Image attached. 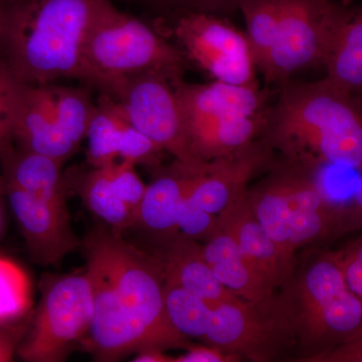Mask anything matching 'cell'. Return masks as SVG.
<instances>
[{
  "label": "cell",
  "instance_id": "1",
  "mask_svg": "<svg viewBox=\"0 0 362 362\" xmlns=\"http://www.w3.org/2000/svg\"><path fill=\"white\" fill-rule=\"evenodd\" d=\"M93 288L94 315L86 349L99 361H116L145 349L187 347L164 307L160 259L99 223L81 243Z\"/></svg>",
  "mask_w": 362,
  "mask_h": 362
},
{
  "label": "cell",
  "instance_id": "2",
  "mask_svg": "<svg viewBox=\"0 0 362 362\" xmlns=\"http://www.w3.org/2000/svg\"><path fill=\"white\" fill-rule=\"evenodd\" d=\"M267 141L288 162L313 168L341 165L361 170L362 116L354 96L329 81L287 83L267 113Z\"/></svg>",
  "mask_w": 362,
  "mask_h": 362
},
{
  "label": "cell",
  "instance_id": "3",
  "mask_svg": "<svg viewBox=\"0 0 362 362\" xmlns=\"http://www.w3.org/2000/svg\"><path fill=\"white\" fill-rule=\"evenodd\" d=\"M106 0H18L0 8V51L25 84L81 77L86 37Z\"/></svg>",
  "mask_w": 362,
  "mask_h": 362
},
{
  "label": "cell",
  "instance_id": "4",
  "mask_svg": "<svg viewBox=\"0 0 362 362\" xmlns=\"http://www.w3.org/2000/svg\"><path fill=\"white\" fill-rule=\"evenodd\" d=\"M283 287L289 298L277 302L279 313L309 351L324 354L361 337L362 300L347 289L333 252L312 259Z\"/></svg>",
  "mask_w": 362,
  "mask_h": 362
},
{
  "label": "cell",
  "instance_id": "5",
  "mask_svg": "<svg viewBox=\"0 0 362 362\" xmlns=\"http://www.w3.org/2000/svg\"><path fill=\"white\" fill-rule=\"evenodd\" d=\"M182 64V54L175 47L141 21L121 13L106 0L86 37L80 80L107 95L137 74H181Z\"/></svg>",
  "mask_w": 362,
  "mask_h": 362
},
{
  "label": "cell",
  "instance_id": "6",
  "mask_svg": "<svg viewBox=\"0 0 362 362\" xmlns=\"http://www.w3.org/2000/svg\"><path fill=\"white\" fill-rule=\"evenodd\" d=\"M180 74L151 71L125 78L106 96L133 127L192 168L209 162L195 158L188 144L176 82Z\"/></svg>",
  "mask_w": 362,
  "mask_h": 362
},
{
  "label": "cell",
  "instance_id": "7",
  "mask_svg": "<svg viewBox=\"0 0 362 362\" xmlns=\"http://www.w3.org/2000/svg\"><path fill=\"white\" fill-rule=\"evenodd\" d=\"M93 315L87 272L62 277L47 288L16 352L25 361H66L76 343L89 333Z\"/></svg>",
  "mask_w": 362,
  "mask_h": 362
},
{
  "label": "cell",
  "instance_id": "8",
  "mask_svg": "<svg viewBox=\"0 0 362 362\" xmlns=\"http://www.w3.org/2000/svg\"><path fill=\"white\" fill-rule=\"evenodd\" d=\"M279 11L277 37L261 70L268 83L322 64L343 8L330 0H279Z\"/></svg>",
  "mask_w": 362,
  "mask_h": 362
},
{
  "label": "cell",
  "instance_id": "9",
  "mask_svg": "<svg viewBox=\"0 0 362 362\" xmlns=\"http://www.w3.org/2000/svg\"><path fill=\"white\" fill-rule=\"evenodd\" d=\"M175 33L188 58L218 82L258 86L257 66L245 33L202 13L181 18Z\"/></svg>",
  "mask_w": 362,
  "mask_h": 362
},
{
  "label": "cell",
  "instance_id": "10",
  "mask_svg": "<svg viewBox=\"0 0 362 362\" xmlns=\"http://www.w3.org/2000/svg\"><path fill=\"white\" fill-rule=\"evenodd\" d=\"M9 206L25 238L30 257L42 266H58L82 240L71 226L68 207L56 206L4 185Z\"/></svg>",
  "mask_w": 362,
  "mask_h": 362
},
{
  "label": "cell",
  "instance_id": "11",
  "mask_svg": "<svg viewBox=\"0 0 362 362\" xmlns=\"http://www.w3.org/2000/svg\"><path fill=\"white\" fill-rule=\"evenodd\" d=\"M209 163L202 168H192L176 160L173 165L163 169L147 185L133 226H139L161 247L175 239L183 197L192 178Z\"/></svg>",
  "mask_w": 362,
  "mask_h": 362
},
{
  "label": "cell",
  "instance_id": "12",
  "mask_svg": "<svg viewBox=\"0 0 362 362\" xmlns=\"http://www.w3.org/2000/svg\"><path fill=\"white\" fill-rule=\"evenodd\" d=\"M9 139L18 148L62 163L78 149L54 120L47 85H26Z\"/></svg>",
  "mask_w": 362,
  "mask_h": 362
},
{
  "label": "cell",
  "instance_id": "13",
  "mask_svg": "<svg viewBox=\"0 0 362 362\" xmlns=\"http://www.w3.org/2000/svg\"><path fill=\"white\" fill-rule=\"evenodd\" d=\"M185 128L230 115H256L265 111L266 96L258 86H237L218 82L188 85L176 82Z\"/></svg>",
  "mask_w": 362,
  "mask_h": 362
},
{
  "label": "cell",
  "instance_id": "14",
  "mask_svg": "<svg viewBox=\"0 0 362 362\" xmlns=\"http://www.w3.org/2000/svg\"><path fill=\"white\" fill-rule=\"evenodd\" d=\"M220 226L237 240L245 261L275 290L285 285L277 247L252 214L247 192L218 216Z\"/></svg>",
  "mask_w": 362,
  "mask_h": 362
},
{
  "label": "cell",
  "instance_id": "15",
  "mask_svg": "<svg viewBox=\"0 0 362 362\" xmlns=\"http://www.w3.org/2000/svg\"><path fill=\"white\" fill-rule=\"evenodd\" d=\"M0 160L4 185L56 206L68 207L62 162L14 147L9 144V139L0 144Z\"/></svg>",
  "mask_w": 362,
  "mask_h": 362
},
{
  "label": "cell",
  "instance_id": "16",
  "mask_svg": "<svg viewBox=\"0 0 362 362\" xmlns=\"http://www.w3.org/2000/svg\"><path fill=\"white\" fill-rule=\"evenodd\" d=\"M156 254L163 267L164 282L178 286L209 305L238 297L214 278L199 242L176 237Z\"/></svg>",
  "mask_w": 362,
  "mask_h": 362
},
{
  "label": "cell",
  "instance_id": "17",
  "mask_svg": "<svg viewBox=\"0 0 362 362\" xmlns=\"http://www.w3.org/2000/svg\"><path fill=\"white\" fill-rule=\"evenodd\" d=\"M202 252L214 278L233 295L254 304H273L274 290L247 265L230 233L221 228L202 247Z\"/></svg>",
  "mask_w": 362,
  "mask_h": 362
},
{
  "label": "cell",
  "instance_id": "18",
  "mask_svg": "<svg viewBox=\"0 0 362 362\" xmlns=\"http://www.w3.org/2000/svg\"><path fill=\"white\" fill-rule=\"evenodd\" d=\"M322 64L327 69L325 78L331 84L350 94L361 90V11L343 9L330 33Z\"/></svg>",
  "mask_w": 362,
  "mask_h": 362
},
{
  "label": "cell",
  "instance_id": "19",
  "mask_svg": "<svg viewBox=\"0 0 362 362\" xmlns=\"http://www.w3.org/2000/svg\"><path fill=\"white\" fill-rule=\"evenodd\" d=\"M247 202L255 218L277 247L286 285L294 275L295 252L290 243L282 171H278L252 192H247Z\"/></svg>",
  "mask_w": 362,
  "mask_h": 362
},
{
  "label": "cell",
  "instance_id": "20",
  "mask_svg": "<svg viewBox=\"0 0 362 362\" xmlns=\"http://www.w3.org/2000/svg\"><path fill=\"white\" fill-rule=\"evenodd\" d=\"M315 181L325 206L332 214L340 233L361 223L362 182L357 169L341 165L307 168Z\"/></svg>",
  "mask_w": 362,
  "mask_h": 362
},
{
  "label": "cell",
  "instance_id": "21",
  "mask_svg": "<svg viewBox=\"0 0 362 362\" xmlns=\"http://www.w3.org/2000/svg\"><path fill=\"white\" fill-rule=\"evenodd\" d=\"M129 128L115 103L102 94L85 137L88 161L93 168H105L121 160Z\"/></svg>",
  "mask_w": 362,
  "mask_h": 362
},
{
  "label": "cell",
  "instance_id": "22",
  "mask_svg": "<svg viewBox=\"0 0 362 362\" xmlns=\"http://www.w3.org/2000/svg\"><path fill=\"white\" fill-rule=\"evenodd\" d=\"M78 192L90 213L113 232L123 235L134 225V214L116 194L106 168H93L81 181Z\"/></svg>",
  "mask_w": 362,
  "mask_h": 362
},
{
  "label": "cell",
  "instance_id": "23",
  "mask_svg": "<svg viewBox=\"0 0 362 362\" xmlns=\"http://www.w3.org/2000/svg\"><path fill=\"white\" fill-rule=\"evenodd\" d=\"M52 115L61 130L76 146L85 139L96 104L89 93L78 88L47 84Z\"/></svg>",
  "mask_w": 362,
  "mask_h": 362
},
{
  "label": "cell",
  "instance_id": "24",
  "mask_svg": "<svg viewBox=\"0 0 362 362\" xmlns=\"http://www.w3.org/2000/svg\"><path fill=\"white\" fill-rule=\"evenodd\" d=\"M247 23V39L257 68L262 70L277 37L279 0H237Z\"/></svg>",
  "mask_w": 362,
  "mask_h": 362
},
{
  "label": "cell",
  "instance_id": "25",
  "mask_svg": "<svg viewBox=\"0 0 362 362\" xmlns=\"http://www.w3.org/2000/svg\"><path fill=\"white\" fill-rule=\"evenodd\" d=\"M32 302L28 274L11 259L0 256V326L28 315Z\"/></svg>",
  "mask_w": 362,
  "mask_h": 362
},
{
  "label": "cell",
  "instance_id": "26",
  "mask_svg": "<svg viewBox=\"0 0 362 362\" xmlns=\"http://www.w3.org/2000/svg\"><path fill=\"white\" fill-rule=\"evenodd\" d=\"M26 85L0 57V144L11 138Z\"/></svg>",
  "mask_w": 362,
  "mask_h": 362
},
{
  "label": "cell",
  "instance_id": "27",
  "mask_svg": "<svg viewBox=\"0 0 362 362\" xmlns=\"http://www.w3.org/2000/svg\"><path fill=\"white\" fill-rule=\"evenodd\" d=\"M188 189L181 202L180 213H178L177 237L185 238L195 242H199V240L207 242L220 230L218 218L197 206L188 197Z\"/></svg>",
  "mask_w": 362,
  "mask_h": 362
},
{
  "label": "cell",
  "instance_id": "28",
  "mask_svg": "<svg viewBox=\"0 0 362 362\" xmlns=\"http://www.w3.org/2000/svg\"><path fill=\"white\" fill-rule=\"evenodd\" d=\"M105 168L108 170L109 177L116 194L129 207L136 220L138 209L146 190V185L136 173L135 164L119 161Z\"/></svg>",
  "mask_w": 362,
  "mask_h": 362
},
{
  "label": "cell",
  "instance_id": "29",
  "mask_svg": "<svg viewBox=\"0 0 362 362\" xmlns=\"http://www.w3.org/2000/svg\"><path fill=\"white\" fill-rule=\"evenodd\" d=\"M341 270L347 289L362 300V246L361 239L352 242L349 246L333 252Z\"/></svg>",
  "mask_w": 362,
  "mask_h": 362
},
{
  "label": "cell",
  "instance_id": "30",
  "mask_svg": "<svg viewBox=\"0 0 362 362\" xmlns=\"http://www.w3.org/2000/svg\"><path fill=\"white\" fill-rule=\"evenodd\" d=\"M30 315H26L16 322L0 326V362L13 361L21 340L25 337Z\"/></svg>",
  "mask_w": 362,
  "mask_h": 362
},
{
  "label": "cell",
  "instance_id": "31",
  "mask_svg": "<svg viewBox=\"0 0 362 362\" xmlns=\"http://www.w3.org/2000/svg\"><path fill=\"white\" fill-rule=\"evenodd\" d=\"M188 351L177 357H173V362H228L239 358L237 354H226L213 346H187Z\"/></svg>",
  "mask_w": 362,
  "mask_h": 362
},
{
  "label": "cell",
  "instance_id": "32",
  "mask_svg": "<svg viewBox=\"0 0 362 362\" xmlns=\"http://www.w3.org/2000/svg\"><path fill=\"white\" fill-rule=\"evenodd\" d=\"M171 4H187L199 7L207 11H218V9L230 8V6H237V0H165Z\"/></svg>",
  "mask_w": 362,
  "mask_h": 362
},
{
  "label": "cell",
  "instance_id": "33",
  "mask_svg": "<svg viewBox=\"0 0 362 362\" xmlns=\"http://www.w3.org/2000/svg\"><path fill=\"white\" fill-rule=\"evenodd\" d=\"M133 361L135 362H173V357L166 356L164 350L145 349L137 352Z\"/></svg>",
  "mask_w": 362,
  "mask_h": 362
},
{
  "label": "cell",
  "instance_id": "34",
  "mask_svg": "<svg viewBox=\"0 0 362 362\" xmlns=\"http://www.w3.org/2000/svg\"><path fill=\"white\" fill-rule=\"evenodd\" d=\"M1 2H13V1H18V0H0Z\"/></svg>",
  "mask_w": 362,
  "mask_h": 362
},
{
  "label": "cell",
  "instance_id": "35",
  "mask_svg": "<svg viewBox=\"0 0 362 362\" xmlns=\"http://www.w3.org/2000/svg\"><path fill=\"white\" fill-rule=\"evenodd\" d=\"M2 4H4V2L0 1V8H1Z\"/></svg>",
  "mask_w": 362,
  "mask_h": 362
}]
</instances>
